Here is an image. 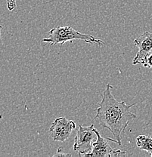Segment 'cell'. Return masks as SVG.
<instances>
[{
    "instance_id": "1",
    "label": "cell",
    "mask_w": 152,
    "mask_h": 157,
    "mask_svg": "<svg viewBox=\"0 0 152 157\" xmlns=\"http://www.w3.org/2000/svg\"><path fill=\"white\" fill-rule=\"evenodd\" d=\"M113 86L107 84L102 94V99L95 109L96 115L94 118L104 128L108 129L115 137V143L122 145L121 135L125 132L129 123L135 119L137 116L130 111L135 105H129L125 101H118L111 93Z\"/></svg>"
},
{
    "instance_id": "2",
    "label": "cell",
    "mask_w": 152,
    "mask_h": 157,
    "mask_svg": "<svg viewBox=\"0 0 152 157\" xmlns=\"http://www.w3.org/2000/svg\"><path fill=\"white\" fill-rule=\"evenodd\" d=\"M48 34L49 36L42 39V42L49 43L51 45L64 44L67 42H72L73 40H82L86 43L104 44V42L101 39L95 38L92 35L79 32L70 26H58L51 29Z\"/></svg>"
},
{
    "instance_id": "3",
    "label": "cell",
    "mask_w": 152,
    "mask_h": 157,
    "mask_svg": "<svg viewBox=\"0 0 152 157\" xmlns=\"http://www.w3.org/2000/svg\"><path fill=\"white\" fill-rule=\"evenodd\" d=\"M94 125L89 126L80 125L76 137L74 139L73 150L79 153L80 156H86L90 153L92 149V140L95 132L94 131Z\"/></svg>"
},
{
    "instance_id": "4",
    "label": "cell",
    "mask_w": 152,
    "mask_h": 157,
    "mask_svg": "<svg viewBox=\"0 0 152 157\" xmlns=\"http://www.w3.org/2000/svg\"><path fill=\"white\" fill-rule=\"evenodd\" d=\"M76 128V122L68 120L66 117H59L55 119L49 128L51 137L54 140L64 142L69 138L73 131Z\"/></svg>"
},
{
    "instance_id": "5",
    "label": "cell",
    "mask_w": 152,
    "mask_h": 157,
    "mask_svg": "<svg viewBox=\"0 0 152 157\" xmlns=\"http://www.w3.org/2000/svg\"><path fill=\"white\" fill-rule=\"evenodd\" d=\"M96 135V141L92 143V149L90 153L86 154L85 156H102V157H111V156H125L126 153L120 150H116L112 148L107 140L101 136L100 133L97 129L94 128Z\"/></svg>"
},
{
    "instance_id": "6",
    "label": "cell",
    "mask_w": 152,
    "mask_h": 157,
    "mask_svg": "<svg viewBox=\"0 0 152 157\" xmlns=\"http://www.w3.org/2000/svg\"><path fill=\"white\" fill-rule=\"evenodd\" d=\"M134 45L138 47V51L132 60V64H142L146 57L152 53V33L144 32L134 40Z\"/></svg>"
},
{
    "instance_id": "7",
    "label": "cell",
    "mask_w": 152,
    "mask_h": 157,
    "mask_svg": "<svg viewBox=\"0 0 152 157\" xmlns=\"http://www.w3.org/2000/svg\"><path fill=\"white\" fill-rule=\"evenodd\" d=\"M136 145L141 150L152 153V137L147 135H139L136 138Z\"/></svg>"
},
{
    "instance_id": "8",
    "label": "cell",
    "mask_w": 152,
    "mask_h": 157,
    "mask_svg": "<svg viewBox=\"0 0 152 157\" xmlns=\"http://www.w3.org/2000/svg\"><path fill=\"white\" fill-rule=\"evenodd\" d=\"M142 65L144 66V67L152 68V53L146 57V58L142 63Z\"/></svg>"
},
{
    "instance_id": "9",
    "label": "cell",
    "mask_w": 152,
    "mask_h": 157,
    "mask_svg": "<svg viewBox=\"0 0 152 157\" xmlns=\"http://www.w3.org/2000/svg\"><path fill=\"white\" fill-rule=\"evenodd\" d=\"M17 0H6V3H7V8L9 11H13L17 6V3H16Z\"/></svg>"
},
{
    "instance_id": "10",
    "label": "cell",
    "mask_w": 152,
    "mask_h": 157,
    "mask_svg": "<svg viewBox=\"0 0 152 157\" xmlns=\"http://www.w3.org/2000/svg\"><path fill=\"white\" fill-rule=\"evenodd\" d=\"M62 150H63L62 147H59L58 149V150H57V153H55L53 155V156H71V154L64 153V152H62Z\"/></svg>"
},
{
    "instance_id": "11",
    "label": "cell",
    "mask_w": 152,
    "mask_h": 157,
    "mask_svg": "<svg viewBox=\"0 0 152 157\" xmlns=\"http://www.w3.org/2000/svg\"><path fill=\"white\" fill-rule=\"evenodd\" d=\"M2 26L0 25V39H1V35H2Z\"/></svg>"
},
{
    "instance_id": "12",
    "label": "cell",
    "mask_w": 152,
    "mask_h": 157,
    "mask_svg": "<svg viewBox=\"0 0 152 157\" xmlns=\"http://www.w3.org/2000/svg\"><path fill=\"white\" fill-rule=\"evenodd\" d=\"M2 119V114H0V120Z\"/></svg>"
},
{
    "instance_id": "13",
    "label": "cell",
    "mask_w": 152,
    "mask_h": 157,
    "mask_svg": "<svg viewBox=\"0 0 152 157\" xmlns=\"http://www.w3.org/2000/svg\"><path fill=\"white\" fill-rule=\"evenodd\" d=\"M151 156H152V153H151Z\"/></svg>"
}]
</instances>
